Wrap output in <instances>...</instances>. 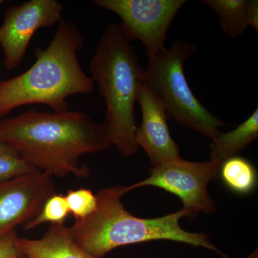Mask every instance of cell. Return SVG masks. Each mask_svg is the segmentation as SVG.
<instances>
[{
	"instance_id": "cell-6",
	"label": "cell",
	"mask_w": 258,
	"mask_h": 258,
	"mask_svg": "<svg viewBox=\"0 0 258 258\" xmlns=\"http://www.w3.org/2000/svg\"><path fill=\"white\" fill-rule=\"evenodd\" d=\"M221 161L192 162L181 157L152 167L147 179L130 185V191L144 186H155L176 195L181 200L186 217L194 220L201 212L216 211L215 201L209 195L208 184L220 175Z\"/></svg>"
},
{
	"instance_id": "cell-15",
	"label": "cell",
	"mask_w": 258,
	"mask_h": 258,
	"mask_svg": "<svg viewBox=\"0 0 258 258\" xmlns=\"http://www.w3.org/2000/svg\"><path fill=\"white\" fill-rule=\"evenodd\" d=\"M40 171L25 160L20 152L0 139V181Z\"/></svg>"
},
{
	"instance_id": "cell-14",
	"label": "cell",
	"mask_w": 258,
	"mask_h": 258,
	"mask_svg": "<svg viewBox=\"0 0 258 258\" xmlns=\"http://www.w3.org/2000/svg\"><path fill=\"white\" fill-rule=\"evenodd\" d=\"M216 13L222 32L232 38L240 37L248 28L246 20L247 0H204Z\"/></svg>"
},
{
	"instance_id": "cell-21",
	"label": "cell",
	"mask_w": 258,
	"mask_h": 258,
	"mask_svg": "<svg viewBox=\"0 0 258 258\" xmlns=\"http://www.w3.org/2000/svg\"><path fill=\"white\" fill-rule=\"evenodd\" d=\"M17 258H29L28 257H26V256H25V255H22V254H20V256H19V257H17Z\"/></svg>"
},
{
	"instance_id": "cell-11",
	"label": "cell",
	"mask_w": 258,
	"mask_h": 258,
	"mask_svg": "<svg viewBox=\"0 0 258 258\" xmlns=\"http://www.w3.org/2000/svg\"><path fill=\"white\" fill-rule=\"evenodd\" d=\"M16 244L20 254L29 258H99L81 248L64 223L51 224L39 240L18 237Z\"/></svg>"
},
{
	"instance_id": "cell-16",
	"label": "cell",
	"mask_w": 258,
	"mask_h": 258,
	"mask_svg": "<svg viewBox=\"0 0 258 258\" xmlns=\"http://www.w3.org/2000/svg\"><path fill=\"white\" fill-rule=\"evenodd\" d=\"M70 212L66 196L62 195H54L47 200L41 211L31 222H28L24 227V230H30L42 224L64 223Z\"/></svg>"
},
{
	"instance_id": "cell-19",
	"label": "cell",
	"mask_w": 258,
	"mask_h": 258,
	"mask_svg": "<svg viewBox=\"0 0 258 258\" xmlns=\"http://www.w3.org/2000/svg\"><path fill=\"white\" fill-rule=\"evenodd\" d=\"M246 20L247 27H252L258 32V2L257 0H247Z\"/></svg>"
},
{
	"instance_id": "cell-10",
	"label": "cell",
	"mask_w": 258,
	"mask_h": 258,
	"mask_svg": "<svg viewBox=\"0 0 258 258\" xmlns=\"http://www.w3.org/2000/svg\"><path fill=\"white\" fill-rule=\"evenodd\" d=\"M137 102L142 109V122L136 132V142L147 153L152 167L179 157V148L171 137L165 110L144 83Z\"/></svg>"
},
{
	"instance_id": "cell-18",
	"label": "cell",
	"mask_w": 258,
	"mask_h": 258,
	"mask_svg": "<svg viewBox=\"0 0 258 258\" xmlns=\"http://www.w3.org/2000/svg\"><path fill=\"white\" fill-rule=\"evenodd\" d=\"M18 238L16 229H14L0 239V258H17L20 255L17 247Z\"/></svg>"
},
{
	"instance_id": "cell-5",
	"label": "cell",
	"mask_w": 258,
	"mask_h": 258,
	"mask_svg": "<svg viewBox=\"0 0 258 258\" xmlns=\"http://www.w3.org/2000/svg\"><path fill=\"white\" fill-rule=\"evenodd\" d=\"M196 50L195 44L179 40L170 49L146 52L144 83L160 101L168 118L212 141L226 123L200 103L186 81L184 64Z\"/></svg>"
},
{
	"instance_id": "cell-17",
	"label": "cell",
	"mask_w": 258,
	"mask_h": 258,
	"mask_svg": "<svg viewBox=\"0 0 258 258\" xmlns=\"http://www.w3.org/2000/svg\"><path fill=\"white\" fill-rule=\"evenodd\" d=\"M70 213L75 220H83L92 215L97 209L96 195L88 189L69 190L64 195Z\"/></svg>"
},
{
	"instance_id": "cell-20",
	"label": "cell",
	"mask_w": 258,
	"mask_h": 258,
	"mask_svg": "<svg viewBox=\"0 0 258 258\" xmlns=\"http://www.w3.org/2000/svg\"><path fill=\"white\" fill-rule=\"evenodd\" d=\"M245 258H258L257 249H256L252 254H249V256Z\"/></svg>"
},
{
	"instance_id": "cell-3",
	"label": "cell",
	"mask_w": 258,
	"mask_h": 258,
	"mask_svg": "<svg viewBox=\"0 0 258 258\" xmlns=\"http://www.w3.org/2000/svg\"><path fill=\"white\" fill-rule=\"evenodd\" d=\"M129 191L128 186L120 185L100 190L96 195V211L86 218L76 220L68 227L71 237L81 248L102 258L121 246L170 240L205 247L222 258H230L212 243L210 235L183 230L179 225L180 219L186 217L183 209L157 218H141L132 215L120 201Z\"/></svg>"
},
{
	"instance_id": "cell-12",
	"label": "cell",
	"mask_w": 258,
	"mask_h": 258,
	"mask_svg": "<svg viewBox=\"0 0 258 258\" xmlns=\"http://www.w3.org/2000/svg\"><path fill=\"white\" fill-rule=\"evenodd\" d=\"M258 137V109L255 110L240 125L231 132L222 133L212 140L210 144V159L223 162L226 159L237 156Z\"/></svg>"
},
{
	"instance_id": "cell-8",
	"label": "cell",
	"mask_w": 258,
	"mask_h": 258,
	"mask_svg": "<svg viewBox=\"0 0 258 258\" xmlns=\"http://www.w3.org/2000/svg\"><path fill=\"white\" fill-rule=\"evenodd\" d=\"M63 10L57 0H30L6 10L0 27V46L7 69L20 66L35 32L60 23Z\"/></svg>"
},
{
	"instance_id": "cell-1",
	"label": "cell",
	"mask_w": 258,
	"mask_h": 258,
	"mask_svg": "<svg viewBox=\"0 0 258 258\" xmlns=\"http://www.w3.org/2000/svg\"><path fill=\"white\" fill-rule=\"evenodd\" d=\"M0 139L52 177H88L89 169L81 164V157L112 147L101 123L87 113L69 110L49 113L30 109L0 120Z\"/></svg>"
},
{
	"instance_id": "cell-7",
	"label": "cell",
	"mask_w": 258,
	"mask_h": 258,
	"mask_svg": "<svg viewBox=\"0 0 258 258\" xmlns=\"http://www.w3.org/2000/svg\"><path fill=\"white\" fill-rule=\"evenodd\" d=\"M186 0H94L93 4L119 17L129 41L139 40L147 52L166 49V34Z\"/></svg>"
},
{
	"instance_id": "cell-13",
	"label": "cell",
	"mask_w": 258,
	"mask_h": 258,
	"mask_svg": "<svg viewBox=\"0 0 258 258\" xmlns=\"http://www.w3.org/2000/svg\"><path fill=\"white\" fill-rule=\"evenodd\" d=\"M219 176L226 187L237 195H250L257 187L255 167L248 159L240 156L224 161L220 166Z\"/></svg>"
},
{
	"instance_id": "cell-22",
	"label": "cell",
	"mask_w": 258,
	"mask_h": 258,
	"mask_svg": "<svg viewBox=\"0 0 258 258\" xmlns=\"http://www.w3.org/2000/svg\"><path fill=\"white\" fill-rule=\"evenodd\" d=\"M2 3H3V1H1V0H0V4H1Z\"/></svg>"
},
{
	"instance_id": "cell-9",
	"label": "cell",
	"mask_w": 258,
	"mask_h": 258,
	"mask_svg": "<svg viewBox=\"0 0 258 258\" xmlns=\"http://www.w3.org/2000/svg\"><path fill=\"white\" fill-rule=\"evenodd\" d=\"M55 194L52 176L41 171L0 181V239L34 220Z\"/></svg>"
},
{
	"instance_id": "cell-2",
	"label": "cell",
	"mask_w": 258,
	"mask_h": 258,
	"mask_svg": "<svg viewBox=\"0 0 258 258\" xmlns=\"http://www.w3.org/2000/svg\"><path fill=\"white\" fill-rule=\"evenodd\" d=\"M83 45L76 24L62 19L50 45L35 50V63L20 76L0 81V120L30 104L47 105L53 113H63L69 111V97L91 93L94 82L78 58Z\"/></svg>"
},
{
	"instance_id": "cell-4",
	"label": "cell",
	"mask_w": 258,
	"mask_h": 258,
	"mask_svg": "<svg viewBox=\"0 0 258 258\" xmlns=\"http://www.w3.org/2000/svg\"><path fill=\"white\" fill-rule=\"evenodd\" d=\"M89 70L106 101V116L101 123L108 142L123 157L135 155L140 149L136 142L135 105L144 84V69L119 24L106 28Z\"/></svg>"
}]
</instances>
